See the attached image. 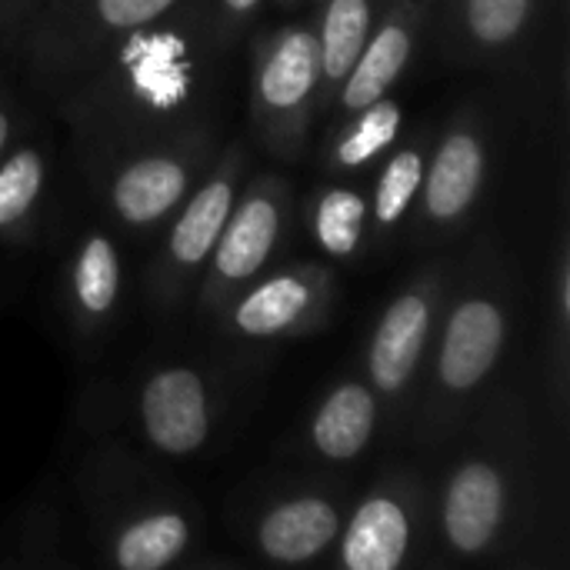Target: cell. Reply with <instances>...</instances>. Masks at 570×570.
Returning a JSON list of instances; mask_svg holds the SVG:
<instances>
[{"label":"cell","instance_id":"cell-29","mask_svg":"<svg viewBox=\"0 0 570 570\" xmlns=\"http://www.w3.org/2000/svg\"><path fill=\"white\" fill-rule=\"evenodd\" d=\"M257 7H261V0H217V7L210 10V17H214L220 37L227 40L234 30H240L257 13Z\"/></svg>","mask_w":570,"mask_h":570},{"label":"cell","instance_id":"cell-7","mask_svg":"<svg viewBox=\"0 0 570 570\" xmlns=\"http://www.w3.org/2000/svg\"><path fill=\"white\" fill-rule=\"evenodd\" d=\"M321 117V53L311 20L267 30L250 57V124L261 147L297 160Z\"/></svg>","mask_w":570,"mask_h":570},{"label":"cell","instance_id":"cell-18","mask_svg":"<svg viewBox=\"0 0 570 570\" xmlns=\"http://www.w3.org/2000/svg\"><path fill=\"white\" fill-rule=\"evenodd\" d=\"M384 428V404L364 374H347L334 381L321 401L311 407L301 428V451L321 464L361 461Z\"/></svg>","mask_w":570,"mask_h":570},{"label":"cell","instance_id":"cell-21","mask_svg":"<svg viewBox=\"0 0 570 570\" xmlns=\"http://www.w3.org/2000/svg\"><path fill=\"white\" fill-rule=\"evenodd\" d=\"M431 147H434V130L421 127L404 144H394L387 157L377 164V177L367 194V247L371 250L384 254L411 227V217L424 187Z\"/></svg>","mask_w":570,"mask_h":570},{"label":"cell","instance_id":"cell-9","mask_svg":"<svg viewBox=\"0 0 570 570\" xmlns=\"http://www.w3.org/2000/svg\"><path fill=\"white\" fill-rule=\"evenodd\" d=\"M494 167V134L481 104L454 107L424 170V187L411 217V240L434 247L454 240L474 220Z\"/></svg>","mask_w":570,"mask_h":570},{"label":"cell","instance_id":"cell-19","mask_svg":"<svg viewBox=\"0 0 570 570\" xmlns=\"http://www.w3.org/2000/svg\"><path fill=\"white\" fill-rule=\"evenodd\" d=\"M53 147L47 134L23 130L0 157V244L30 247L40 240L50 200Z\"/></svg>","mask_w":570,"mask_h":570},{"label":"cell","instance_id":"cell-2","mask_svg":"<svg viewBox=\"0 0 570 570\" xmlns=\"http://www.w3.org/2000/svg\"><path fill=\"white\" fill-rule=\"evenodd\" d=\"M431 491V548L454 564H488L524 544L538 504V438L528 397L494 381L444 444Z\"/></svg>","mask_w":570,"mask_h":570},{"label":"cell","instance_id":"cell-15","mask_svg":"<svg viewBox=\"0 0 570 570\" xmlns=\"http://www.w3.org/2000/svg\"><path fill=\"white\" fill-rule=\"evenodd\" d=\"M227 394L220 381L187 361L150 367L134 394V421L140 438L164 458L207 454L227 421Z\"/></svg>","mask_w":570,"mask_h":570},{"label":"cell","instance_id":"cell-13","mask_svg":"<svg viewBox=\"0 0 570 570\" xmlns=\"http://www.w3.org/2000/svg\"><path fill=\"white\" fill-rule=\"evenodd\" d=\"M354 491L344 478H294L264 494L240 521L244 544L277 568L324 561L344 528Z\"/></svg>","mask_w":570,"mask_h":570},{"label":"cell","instance_id":"cell-1","mask_svg":"<svg viewBox=\"0 0 570 570\" xmlns=\"http://www.w3.org/2000/svg\"><path fill=\"white\" fill-rule=\"evenodd\" d=\"M220 43L210 10L187 3L127 37L90 77L53 100L83 174L140 150L220 137Z\"/></svg>","mask_w":570,"mask_h":570},{"label":"cell","instance_id":"cell-6","mask_svg":"<svg viewBox=\"0 0 570 570\" xmlns=\"http://www.w3.org/2000/svg\"><path fill=\"white\" fill-rule=\"evenodd\" d=\"M451 257H434L387 301L377 314L367 347H364V377L384 404V424L394 431L411 428L417 387L431 357L444 297L451 287Z\"/></svg>","mask_w":570,"mask_h":570},{"label":"cell","instance_id":"cell-23","mask_svg":"<svg viewBox=\"0 0 570 570\" xmlns=\"http://www.w3.org/2000/svg\"><path fill=\"white\" fill-rule=\"evenodd\" d=\"M391 0H314V37L321 53V117L341 80L354 67L364 40L384 17Z\"/></svg>","mask_w":570,"mask_h":570},{"label":"cell","instance_id":"cell-27","mask_svg":"<svg viewBox=\"0 0 570 570\" xmlns=\"http://www.w3.org/2000/svg\"><path fill=\"white\" fill-rule=\"evenodd\" d=\"M43 0H0V60H13L17 43Z\"/></svg>","mask_w":570,"mask_h":570},{"label":"cell","instance_id":"cell-25","mask_svg":"<svg viewBox=\"0 0 570 570\" xmlns=\"http://www.w3.org/2000/svg\"><path fill=\"white\" fill-rule=\"evenodd\" d=\"M544 351H548V391L558 421H564L570 401V244L568 230L558 234L551 277H548V331H544Z\"/></svg>","mask_w":570,"mask_h":570},{"label":"cell","instance_id":"cell-28","mask_svg":"<svg viewBox=\"0 0 570 570\" xmlns=\"http://www.w3.org/2000/svg\"><path fill=\"white\" fill-rule=\"evenodd\" d=\"M30 127H33L30 107L23 104V97L17 94V87L7 83V80L0 77V157H3V150H7L23 130H30Z\"/></svg>","mask_w":570,"mask_h":570},{"label":"cell","instance_id":"cell-11","mask_svg":"<svg viewBox=\"0 0 570 570\" xmlns=\"http://www.w3.org/2000/svg\"><path fill=\"white\" fill-rule=\"evenodd\" d=\"M431 544V484L411 468H391L351 501L334 544L347 570H401Z\"/></svg>","mask_w":570,"mask_h":570},{"label":"cell","instance_id":"cell-14","mask_svg":"<svg viewBox=\"0 0 570 570\" xmlns=\"http://www.w3.org/2000/svg\"><path fill=\"white\" fill-rule=\"evenodd\" d=\"M337 307V277L324 261L267 267L217 314L220 334L244 344L314 337Z\"/></svg>","mask_w":570,"mask_h":570},{"label":"cell","instance_id":"cell-20","mask_svg":"<svg viewBox=\"0 0 570 570\" xmlns=\"http://www.w3.org/2000/svg\"><path fill=\"white\" fill-rule=\"evenodd\" d=\"M541 0H451L444 50L461 67H484L511 57L531 33Z\"/></svg>","mask_w":570,"mask_h":570},{"label":"cell","instance_id":"cell-17","mask_svg":"<svg viewBox=\"0 0 570 570\" xmlns=\"http://www.w3.org/2000/svg\"><path fill=\"white\" fill-rule=\"evenodd\" d=\"M124 304V254L110 230L83 227L60 271V307L83 344L110 334Z\"/></svg>","mask_w":570,"mask_h":570},{"label":"cell","instance_id":"cell-10","mask_svg":"<svg viewBox=\"0 0 570 570\" xmlns=\"http://www.w3.org/2000/svg\"><path fill=\"white\" fill-rule=\"evenodd\" d=\"M294 217V187L287 177L264 170L240 184L234 207L224 220V230L210 250V261L194 291L197 307L207 317H217L237 291L261 277L274 254L281 250Z\"/></svg>","mask_w":570,"mask_h":570},{"label":"cell","instance_id":"cell-8","mask_svg":"<svg viewBox=\"0 0 570 570\" xmlns=\"http://www.w3.org/2000/svg\"><path fill=\"white\" fill-rule=\"evenodd\" d=\"M247 167L250 154L240 140L220 147L207 174L164 224L167 230L147 277L150 304L160 314H174L194 297L200 274L210 261V250L234 207V197L247 177Z\"/></svg>","mask_w":570,"mask_h":570},{"label":"cell","instance_id":"cell-30","mask_svg":"<svg viewBox=\"0 0 570 570\" xmlns=\"http://www.w3.org/2000/svg\"><path fill=\"white\" fill-rule=\"evenodd\" d=\"M271 3H274L277 10H294V7H301L304 0H271Z\"/></svg>","mask_w":570,"mask_h":570},{"label":"cell","instance_id":"cell-4","mask_svg":"<svg viewBox=\"0 0 570 570\" xmlns=\"http://www.w3.org/2000/svg\"><path fill=\"white\" fill-rule=\"evenodd\" d=\"M83 501L97 528L100 558L110 568L167 570L200 548L204 521L197 504L124 448H104L87 458Z\"/></svg>","mask_w":570,"mask_h":570},{"label":"cell","instance_id":"cell-3","mask_svg":"<svg viewBox=\"0 0 570 570\" xmlns=\"http://www.w3.org/2000/svg\"><path fill=\"white\" fill-rule=\"evenodd\" d=\"M521 317V271L491 230L454 261L451 287L411 414V441L444 451L498 381Z\"/></svg>","mask_w":570,"mask_h":570},{"label":"cell","instance_id":"cell-12","mask_svg":"<svg viewBox=\"0 0 570 570\" xmlns=\"http://www.w3.org/2000/svg\"><path fill=\"white\" fill-rule=\"evenodd\" d=\"M220 137H197L140 150L87 174L107 217L127 234H157L187 200L220 150Z\"/></svg>","mask_w":570,"mask_h":570},{"label":"cell","instance_id":"cell-5","mask_svg":"<svg viewBox=\"0 0 570 570\" xmlns=\"http://www.w3.org/2000/svg\"><path fill=\"white\" fill-rule=\"evenodd\" d=\"M187 3L190 0H43L17 43L13 63L33 90L60 100L127 37Z\"/></svg>","mask_w":570,"mask_h":570},{"label":"cell","instance_id":"cell-22","mask_svg":"<svg viewBox=\"0 0 570 570\" xmlns=\"http://www.w3.org/2000/svg\"><path fill=\"white\" fill-rule=\"evenodd\" d=\"M401 130H404V107L391 94L377 97L374 104L327 127L321 164L334 177H361L387 157V150L401 140Z\"/></svg>","mask_w":570,"mask_h":570},{"label":"cell","instance_id":"cell-24","mask_svg":"<svg viewBox=\"0 0 570 570\" xmlns=\"http://www.w3.org/2000/svg\"><path fill=\"white\" fill-rule=\"evenodd\" d=\"M304 220L314 247L334 264H351L367 250V190L354 184L331 180L314 187Z\"/></svg>","mask_w":570,"mask_h":570},{"label":"cell","instance_id":"cell-16","mask_svg":"<svg viewBox=\"0 0 570 570\" xmlns=\"http://www.w3.org/2000/svg\"><path fill=\"white\" fill-rule=\"evenodd\" d=\"M424 23H428L424 0H391L384 17L364 40L354 67L341 80L324 117L334 124V120H344L354 110L374 104L377 97H387L397 87V80L404 77V70L411 67L417 43L424 37Z\"/></svg>","mask_w":570,"mask_h":570},{"label":"cell","instance_id":"cell-26","mask_svg":"<svg viewBox=\"0 0 570 570\" xmlns=\"http://www.w3.org/2000/svg\"><path fill=\"white\" fill-rule=\"evenodd\" d=\"M13 544L20 551L10 554L7 568H60V564H67V558L57 548L60 544V521L47 501L33 498L23 511H17Z\"/></svg>","mask_w":570,"mask_h":570}]
</instances>
